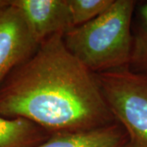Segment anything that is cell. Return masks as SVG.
<instances>
[{"instance_id": "3", "label": "cell", "mask_w": 147, "mask_h": 147, "mask_svg": "<svg viewBox=\"0 0 147 147\" xmlns=\"http://www.w3.org/2000/svg\"><path fill=\"white\" fill-rule=\"evenodd\" d=\"M115 122L128 147H147V76L122 68L96 74Z\"/></svg>"}, {"instance_id": "7", "label": "cell", "mask_w": 147, "mask_h": 147, "mask_svg": "<svg viewBox=\"0 0 147 147\" xmlns=\"http://www.w3.org/2000/svg\"><path fill=\"white\" fill-rule=\"evenodd\" d=\"M51 136L33 122L0 116V147H34Z\"/></svg>"}, {"instance_id": "5", "label": "cell", "mask_w": 147, "mask_h": 147, "mask_svg": "<svg viewBox=\"0 0 147 147\" xmlns=\"http://www.w3.org/2000/svg\"><path fill=\"white\" fill-rule=\"evenodd\" d=\"M21 12L38 45L74 28L68 0H11Z\"/></svg>"}, {"instance_id": "10", "label": "cell", "mask_w": 147, "mask_h": 147, "mask_svg": "<svg viewBox=\"0 0 147 147\" xmlns=\"http://www.w3.org/2000/svg\"><path fill=\"white\" fill-rule=\"evenodd\" d=\"M10 3V0H0V7L8 4Z\"/></svg>"}, {"instance_id": "6", "label": "cell", "mask_w": 147, "mask_h": 147, "mask_svg": "<svg viewBox=\"0 0 147 147\" xmlns=\"http://www.w3.org/2000/svg\"><path fill=\"white\" fill-rule=\"evenodd\" d=\"M34 147H128L123 128L115 122L87 131L53 134Z\"/></svg>"}, {"instance_id": "4", "label": "cell", "mask_w": 147, "mask_h": 147, "mask_svg": "<svg viewBox=\"0 0 147 147\" xmlns=\"http://www.w3.org/2000/svg\"><path fill=\"white\" fill-rule=\"evenodd\" d=\"M38 47L21 12L11 3L0 7V86Z\"/></svg>"}, {"instance_id": "1", "label": "cell", "mask_w": 147, "mask_h": 147, "mask_svg": "<svg viewBox=\"0 0 147 147\" xmlns=\"http://www.w3.org/2000/svg\"><path fill=\"white\" fill-rule=\"evenodd\" d=\"M62 34L39 44L0 86V116L33 122L53 135L115 123L96 74L67 49Z\"/></svg>"}, {"instance_id": "9", "label": "cell", "mask_w": 147, "mask_h": 147, "mask_svg": "<svg viewBox=\"0 0 147 147\" xmlns=\"http://www.w3.org/2000/svg\"><path fill=\"white\" fill-rule=\"evenodd\" d=\"M73 26L86 24L98 17L113 4L114 0H68Z\"/></svg>"}, {"instance_id": "2", "label": "cell", "mask_w": 147, "mask_h": 147, "mask_svg": "<svg viewBox=\"0 0 147 147\" xmlns=\"http://www.w3.org/2000/svg\"><path fill=\"white\" fill-rule=\"evenodd\" d=\"M136 6L134 0H114L98 17L64 35L67 49L94 74L128 67Z\"/></svg>"}, {"instance_id": "8", "label": "cell", "mask_w": 147, "mask_h": 147, "mask_svg": "<svg viewBox=\"0 0 147 147\" xmlns=\"http://www.w3.org/2000/svg\"><path fill=\"white\" fill-rule=\"evenodd\" d=\"M132 72L147 76V2L138 8L128 67Z\"/></svg>"}]
</instances>
